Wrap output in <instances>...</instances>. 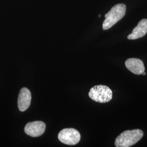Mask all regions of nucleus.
<instances>
[{"instance_id": "obj_6", "label": "nucleus", "mask_w": 147, "mask_h": 147, "mask_svg": "<svg viewBox=\"0 0 147 147\" xmlns=\"http://www.w3.org/2000/svg\"><path fill=\"white\" fill-rule=\"evenodd\" d=\"M32 96L30 90L27 88H22L20 90L18 100L19 110L21 112L27 110L31 105Z\"/></svg>"}, {"instance_id": "obj_2", "label": "nucleus", "mask_w": 147, "mask_h": 147, "mask_svg": "<svg viewBox=\"0 0 147 147\" xmlns=\"http://www.w3.org/2000/svg\"><path fill=\"white\" fill-rule=\"evenodd\" d=\"M126 5L123 3L117 4L113 6L110 11L105 14V20L102 24L104 30L110 29L125 16Z\"/></svg>"}, {"instance_id": "obj_9", "label": "nucleus", "mask_w": 147, "mask_h": 147, "mask_svg": "<svg viewBox=\"0 0 147 147\" xmlns=\"http://www.w3.org/2000/svg\"><path fill=\"white\" fill-rule=\"evenodd\" d=\"M101 16V15H99V17H100Z\"/></svg>"}, {"instance_id": "obj_4", "label": "nucleus", "mask_w": 147, "mask_h": 147, "mask_svg": "<svg viewBox=\"0 0 147 147\" xmlns=\"http://www.w3.org/2000/svg\"><path fill=\"white\" fill-rule=\"evenodd\" d=\"M58 138L64 144L73 146L80 142L81 135L80 132L74 128H66L59 132Z\"/></svg>"}, {"instance_id": "obj_5", "label": "nucleus", "mask_w": 147, "mask_h": 147, "mask_svg": "<svg viewBox=\"0 0 147 147\" xmlns=\"http://www.w3.org/2000/svg\"><path fill=\"white\" fill-rule=\"evenodd\" d=\"M46 129L45 124L42 121H34L28 123L24 129L27 135L33 137L42 136Z\"/></svg>"}, {"instance_id": "obj_1", "label": "nucleus", "mask_w": 147, "mask_h": 147, "mask_svg": "<svg viewBox=\"0 0 147 147\" xmlns=\"http://www.w3.org/2000/svg\"><path fill=\"white\" fill-rule=\"evenodd\" d=\"M143 136V132L140 129L126 130L123 132L116 138L115 146L130 147L135 144Z\"/></svg>"}, {"instance_id": "obj_3", "label": "nucleus", "mask_w": 147, "mask_h": 147, "mask_svg": "<svg viewBox=\"0 0 147 147\" xmlns=\"http://www.w3.org/2000/svg\"><path fill=\"white\" fill-rule=\"evenodd\" d=\"M88 95L89 98L95 102L106 103L112 99L113 93L109 87L104 85H98L90 89Z\"/></svg>"}, {"instance_id": "obj_8", "label": "nucleus", "mask_w": 147, "mask_h": 147, "mask_svg": "<svg viewBox=\"0 0 147 147\" xmlns=\"http://www.w3.org/2000/svg\"><path fill=\"white\" fill-rule=\"evenodd\" d=\"M147 33V19H144L138 22L137 26L133 30L131 33L127 36V39L135 40L144 37Z\"/></svg>"}, {"instance_id": "obj_7", "label": "nucleus", "mask_w": 147, "mask_h": 147, "mask_svg": "<svg viewBox=\"0 0 147 147\" xmlns=\"http://www.w3.org/2000/svg\"><path fill=\"white\" fill-rule=\"evenodd\" d=\"M125 64L129 71L136 75H141L145 70L143 61L138 58H129L125 61Z\"/></svg>"}]
</instances>
